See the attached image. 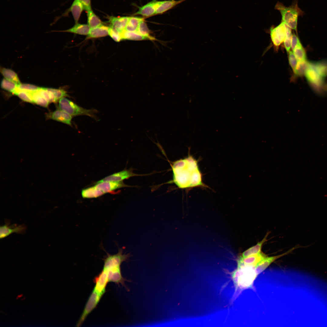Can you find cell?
<instances>
[{
  "instance_id": "6da1fadb",
  "label": "cell",
  "mask_w": 327,
  "mask_h": 327,
  "mask_svg": "<svg viewBox=\"0 0 327 327\" xmlns=\"http://www.w3.org/2000/svg\"><path fill=\"white\" fill-rule=\"evenodd\" d=\"M198 163L197 160L189 153L187 157L173 162L172 165V181L180 188L208 187L203 182Z\"/></svg>"
},
{
  "instance_id": "7a4b0ae2",
  "label": "cell",
  "mask_w": 327,
  "mask_h": 327,
  "mask_svg": "<svg viewBox=\"0 0 327 327\" xmlns=\"http://www.w3.org/2000/svg\"><path fill=\"white\" fill-rule=\"evenodd\" d=\"M275 9L278 10L282 16L281 22H284L290 28L297 31L299 16L302 15L304 13L298 7L297 1H295L292 5L286 7L282 3L278 2Z\"/></svg>"
},
{
  "instance_id": "3957f363",
  "label": "cell",
  "mask_w": 327,
  "mask_h": 327,
  "mask_svg": "<svg viewBox=\"0 0 327 327\" xmlns=\"http://www.w3.org/2000/svg\"><path fill=\"white\" fill-rule=\"evenodd\" d=\"M255 267L245 265H238L234 274V278L237 286L242 290L254 289L253 283L258 276Z\"/></svg>"
},
{
  "instance_id": "277c9868",
  "label": "cell",
  "mask_w": 327,
  "mask_h": 327,
  "mask_svg": "<svg viewBox=\"0 0 327 327\" xmlns=\"http://www.w3.org/2000/svg\"><path fill=\"white\" fill-rule=\"evenodd\" d=\"M58 107L72 116L86 115L97 121L98 119L96 116L98 112L97 110L94 109L84 108L65 97L61 98L59 101Z\"/></svg>"
},
{
  "instance_id": "5b68a950",
  "label": "cell",
  "mask_w": 327,
  "mask_h": 327,
  "mask_svg": "<svg viewBox=\"0 0 327 327\" xmlns=\"http://www.w3.org/2000/svg\"><path fill=\"white\" fill-rule=\"evenodd\" d=\"M306 78L313 89L319 93L325 90V79L322 78L315 68L311 62L309 61L305 74Z\"/></svg>"
},
{
  "instance_id": "8992f818",
  "label": "cell",
  "mask_w": 327,
  "mask_h": 327,
  "mask_svg": "<svg viewBox=\"0 0 327 327\" xmlns=\"http://www.w3.org/2000/svg\"><path fill=\"white\" fill-rule=\"evenodd\" d=\"M102 296L94 289L90 296L76 326H81L89 314L96 307Z\"/></svg>"
},
{
  "instance_id": "52a82bcc",
  "label": "cell",
  "mask_w": 327,
  "mask_h": 327,
  "mask_svg": "<svg viewBox=\"0 0 327 327\" xmlns=\"http://www.w3.org/2000/svg\"><path fill=\"white\" fill-rule=\"evenodd\" d=\"M130 256L129 254H123L122 250H119L118 253L114 255L108 254L104 259L103 269H108L120 267L122 263L128 259Z\"/></svg>"
},
{
  "instance_id": "ba28073f",
  "label": "cell",
  "mask_w": 327,
  "mask_h": 327,
  "mask_svg": "<svg viewBox=\"0 0 327 327\" xmlns=\"http://www.w3.org/2000/svg\"><path fill=\"white\" fill-rule=\"evenodd\" d=\"M288 27L284 22H281L276 27L271 28L270 29V36L274 45L278 46L284 42Z\"/></svg>"
},
{
  "instance_id": "9c48e42d",
  "label": "cell",
  "mask_w": 327,
  "mask_h": 327,
  "mask_svg": "<svg viewBox=\"0 0 327 327\" xmlns=\"http://www.w3.org/2000/svg\"><path fill=\"white\" fill-rule=\"evenodd\" d=\"M5 224L0 227V238L3 239L13 233L19 234L24 233L26 229V226L24 224L18 225L16 224L10 225L9 221L5 220Z\"/></svg>"
},
{
  "instance_id": "30bf717a",
  "label": "cell",
  "mask_w": 327,
  "mask_h": 327,
  "mask_svg": "<svg viewBox=\"0 0 327 327\" xmlns=\"http://www.w3.org/2000/svg\"><path fill=\"white\" fill-rule=\"evenodd\" d=\"M95 286L94 290L101 296L106 291V288L109 282L107 271L103 269L101 272L94 279Z\"/></svg>"
},
{
  "instance_id": "8fae6325",
  "label": "cell",
  "mask_w": 327,
  "mask_h": 327,
  "mask_svg": "<svg viewBox=\"0 0 327 327\" xmlns=\"http://www.w3.org/2000/svg\"><path fill=\"white\" fill-rule=\"evenodd\" d=\"M141 175L134 173L133 172L132 170L131 169L129 170L124 169L121 171L114 173L109 175L96 182L95 183L107 181H122L124 180L128 179L131 177Z\"/></svg>"
},
{
  "instance_id": "7c38bea8",
  "label": "cell",
  "mask_w": 327,
  "mask_h": 327,
  "mask_svg": "<svg viewBox=\"0 0 327 327\" xmlns=\"http://www.w3.org/2000/svg\"><path fill=\"white\" fill-rule=\"evenodd\" d=\"M300 247H306V246H302L297 245L289 250L279 255L267 257L260 264L255 268L256 270L258 275L265 270L272 263L277 259L285 255L290 253L294 249Z\"/></svg>"
},
{
  "instance_id": "4fadbf2b",
  "label": "cell",
  "mask_w": 327,
  "mask_h": 327,
  "mask_svg": "<svg viewBox=\"0 0 327 327\" xmlns=\"http://www.w3.org/2000/svg\"><path fill=\"white\" fill-rule=\"evenodd\" d=\"M95 186L104 194L111 192L117 189L129 187V186L125 184L123 181H104L95 183Z\"/></svg>"
},
{
  "instance_id": "5bb4252c",
  "label": "cell",
  "mask_w": 327,
  "mask_h": 327,
  "mask_svg": "<svg viewBox=\"0 0 327 327\" xmlns=\"http://www.w3.org/2000/svg\"><path fill=\"white\" fill-rule=\"evenodd\" d=\"M267 257L266 255L261 252L246 257H242L238 265L248 266L256 268Z\"/></svg>"
},
{
  "instance_id": "9a60e30c",
  "label": "cell",
  "mask_w": 327,
  "mask_h": 327,
  "mask_svg": "<svg viewBox=\"0 0 327 327\" xmlns=\"http://www.w3.org/2000/svg\"><path fill=\"white\" fill-rule=\"evenodd\" d=\"M48 118L71 126L72 116L67 112L58 108L47 114Z\"/></svg>"
},
{
  "instance_id": "2e32d148",
  "label": "cell",
  "mask_w": 327,
  "mask_h": 327,
  "mask_svg": "<svg viewBox=\"0 0 327 327\" xmlns=\"http://www.w3.org/2000/svg\"><path fill=\"white\" fill-rule=\"evenodd\" d=\"M105 270L107 271L109 282H114L118 284H121L126 288V289L128 290L125 284V282L129 281L122 276L120 267L112 268Z\"/></svg>"
},
{
  "instance_id": "e0dca14e",
  "label": "cell",
  "mask_w": 327,
  "mask_h": 327,
  "mask_svg": "<svg viewBox=\"0 0 327 327\" xmlns=\"http://www.w3.org/2000/svg\"><path fill=\"white\" fill-rule=\"evenodd\" d=\"M160 2V1L156 0H152L142 6H138V11L134 15H140L144 16L149 17L155 15Z\"/></svg>"
},
{
  "instance_id": "ac0fdd59",
  "label": "cell",
  "mask_w": 327,
  "mask_h": 327,
  "mask_svg": "<svg viewBox=\"0 0 327 327\" xmlns=\"http://www.w3.org/2000/svg\"><path fill=\"white\" fill-rule=\"evenodd\" d=\"M129 18L128 17H110V27L121 33L125 29Z\"/></svg>"
},
{
  "instance_id": "d6986e66",
  "label": "cell",
  "mask_w": 327,
  "mask_h": 327,
  "mask_svg": "<svg viewBox=\"0 0 327 327\" xmlns=\"http://www.w3.org/2000/svg\"><path fill=\"white\" fill-rule=\"evenodd\" d=\"M109 27L102 24L96 28H91L85 40L106 36L109 35Z\"/></svg>"
},
{
  "instance_id": "ffe728a7",
  "label": "cell",
  "mask_w": 327,
  "mask_h": 327,
  "mask_svg": "<svg viewBox=\"0 0 327 327\" xmlns=\"http://www.w3.org/2000/svg\"><path fill=\"white\" fill-rule=\"evenodd\" d=\"M186 0H169L160 1L159 6L156 9L155 15L162 14Z\"/></svg>"
},
{
  "instance_id": "44dd1931",
  "label": "cell",
  "mask_w": 327,
  "mask_h": 327,
  "mask_svg": "<svg viewBox=\"0 0 327 327\" xmlns=\"http://www.w3.org/2000/svg\"><path fill=\"white\" fill-rule=\"evenodd\" d=\"M91 28L88 24L77 23L72 28L61 32H68L82 35H88Z\"/></svg>"
},
{
  "instance_id": "7402d4cb",
  "label": "cell",
  "mask_w": 327,
  "mask_h": 327,
  "mask_svg": "<svg viewBox=\"0 0 327 327\" xmlns=\"http://www.w3.org/2000/svg\"><path fill=\"white\" fill-rule=\"evenodd\" d=\"M81 194L83 198H93L100 197L104 193L94 185L83 189Z\"/></svg>"
},
{
  "instance_id": "603a6c76",
  "label": "cell",
  "mask_w": 327,
  "mask_h": 327,
  "mask_svg": "<svg viewBox=\"0 0 327 327\" xmlns=\"http://www.w3.org/2000/svg\"><path fill=\"white\" fill-rule=\"evenodd\" d=\"M83 9L84 7L79 0H74L69 10L72 14L75 24L78 21Z\"/></svg>"
},
{
  "instance_id": "cb8c5ba5",
  "label": "cell",
  "mask_w": 327,
  "mask_h": 327,
  "mask_svg": "<svg viewBox=\"0 0 327 327\" xmlns=\"http://www.w3.org/2000/svg\"><path fill=\"white\" fill-rule=\"evenodd\" d=\"M269 234V233H267L262 240L258 243L255 245L249 248L245 251L243 253L242 257H246L261 252L262 246L264 243L267 241V237Z\"/></svg>"
},
{
  "instance_id": "d4e9b609",
  "label": "cell",
  "mask_w": 327,
  "mask_h": 327,
  "mask_svg": "<svg viewBox=\"0 0 327 327\" xmlns=\"http://www.w3.org/2000/svg\"><path fill=\"white\" fill-rule=\"evenodd\" d=\"M0 71L4 78L15 83L17 86L21 83L18 74L13 70L1 67Z\"/></svg>"
},
{
  "instance_id": "484cf974",
  "label": "cell",
  "mask_w": 327,
  "mask_h": 327,
  "mask_svg": "<svg viewBox=\"0 0 327 327\" xmlns=\"http://www.w3.org/2000/svg\"><path fill=\"white\" fill-rule=\"evenodd\" d=\"M87 12L88 23L91 28H96L102 24L100 19L92 9Z\"/></svg>"
},
{
  "instance_id": "4316f807",
  "label": "cell",
  "mask_w": 327,
  "mask_h": 327,
  "mask_svg": "<svg viewBox=\"0 0 327 327\" xmlns=\"http://www.w3.org/2000/svg\"><path fill=\"white\" fill-rule=\"evenodd\" d=\"M143 19V18L140 17H129L125 30L129 31L136 32L140 22Z\"/></svg>"
},
{
  "instance_id": "83f0119b",
  "label": "cell",
  "mask_w": 327,
  "mask_h": 327,
  "mask_svg": "<svg viewBox=\"0 0 327 327\" xmlns=\"http://www.w3.org/2000/svg\"><path fill=\"white\" fill-rule=\"evenodd\" d=\"M121 40H141L148 39L137 32L129 31L125 29L121 33Z\"/></svg>"
},
{
  "instance_id": "f1b7e54d",
  "label": "cell",
  "mask_w": 327,
  "mask_h": 327,
  "mask_svg": "<svg viewBox=\"0 0 327 327\" xmlns=\"http://www.w3.org/2000/svg\"><path fill=\"white\" fill-rule=\"evenodd\" d=\"M318 72L322 78L327 77V61H322L317 62H311Z\"/></svg>"
},
{
  "instance_id": "f546056e",
  "label": "cell",
  "mask_w": 327,
  "mask_h": 327,
  "mask_svg": "<svg viewBox=\"0 0 327 327\" xmlns=\"http://www.w3.org/2000/svg\"><path fill=\"white\" fill-rule=\"evenodd\" d=\"M136 32L147 38L148 39L151 40L155 39L154 38L150 35V31L144 19L140 22Z\"/></svg>"
},
{
  "instance_id": "4dcf8cb0",
  "label": "cell",
  "mask_w": 327,
  "mask_h": 327,
  "mask_svg": "<svg viewBox=\"0 0 327 327\" xmlns=\"http://www.w3.org/2000/svg\"><path fill=\"white\" fill-rule=\"evenodd\" d=\"M34 103L45 107L48 106L49 102L44 97L41 95L37 91L30 93Z\"/></svg>"
},
{
  "instance_id": "1f68e13d",
  "label": "cell",
  "mask_w": 327,
  "mask_h": 327,
  "mask_svg": "<svg viewBox=\"0 0 327 327\" xmlns=\"http://www.w3.org/2000/svg\"><path fill=\"white\" fill-rule=\"evenodd\" d=\"M293 51L298 61L306 60L305 51L300 42L296 45Z\"/></svg>"
},
{
  "instance_id": "d6a6232c",
  "label": "cell",
  "mask_w": 327,
  "mask_h": 327,
  "mask_svg": "<svg viewBox=\"0 0 327 327\" xmlns=\"http://www.w3.org/2000/svg\"><path fill=\"white\" fill-rule=\"evenodd\" d=\"M1 87L2 89L13 94L17 90V85L12 81L3 78L1 81Z\"/></svg>"
},
{
  "instance_id": "836d02e7",
  "label": "cell",
  "mask_w": 327,
  "mask_h": 327,
  "mask_svg": "<svg viewBox=\"0 0 327 327\" xmlns=\"http://www.w3.org/2000/svg\"><path fill=\"white\" fill-rule=\"evenodd\" d=\"M37 91L41 95L46 99L49 103H55L57 102L53 93L48 89V88L41 87Z\"/></svg>"
},
{
  "instance_id": "e575fe53",
  "label": "cell",
  "mask_w": 327,
  "mask_h": 327,
  "mask_svg": "<svg viewBox=\"0 0 327 327\" xmlns=\"http://www.w3.org/2000/svg\"><path fill=\"white\" fill-rule=\"evenodd\" d=\"M308 61L306 60L298 61L294 73L296 75L302 76L305 75L308 68Z\"/></svg>"
},
{
  "instance_id": "d590c367",
  "label": "cell",
  "mask_w": 327,
  "mask_h": 327,
  "mask_svg": "<svg viewBox=\"0 0 327 327\" xmlns=\"http://www.w3.org/2000/svg\"><path fill=\"white\" fill-rule=\"evenodd\" d=\"M17 96L19 98L24 101L34 103L30 93L19 90L17 89L16 91L13 94Z\"/></svg>"
},
{
  "instance_id": "8d00e7d4",
  "label": "cell",
  "mask_w": 327,
  "mask_h": 327,
  "mask_svg": "<svg viewBox=\"0 0 327 327\" xmlns=\"http://www.w3.org/2000/svg\"><path fill=\"white\" fill-rule=\"evenodd\" d=\"M41 87L29 84L21 83L17 86V89L29 93H32L38 91Z\"/></svg>"
},
{
  "instance_id": "74e56055",
  "label": "cell",
  "mask_w": 327,
  "mask_h": 327,
  "mask_svg": "<svg viewBox=\"0 0 327 327\" xmlns=\"http://www.w3.org/2000/svg\"><path fill=\"white\" fill-rule=\"evenodd\" d=\"M48 88L53 93L57 101L62 98L69 97L67 91L63 89Z\"/></svg>"
},
{
  "instance_id": "f35d334b",
  "label": "cell",
  "mask_w": 327,
  "mask_h": 327,
  "mask_svg": "<svg viewBox=\"0 0 327 327\" xmlns=\"http://www.w3.org/2000/svg\"><path fill=\"white\" fill-rule=\"evenodd\" d=\"M291 29L289 27L288 28L286 35L284 41V45L286 49L287 52H289L291 48V43L292 36Z\"/></svg>"
},
{
  "instance_id": "ab89813d",
  "label": "cell",
  "mask_w": 327,
  "mask_h": 327,
  "mask_svg": "<svg viewBox=\"0 0 327 327\" xmlns=\"http://www.w3.org/2000/svg\"><path fill=\"white\" fill-rule=\"evenodd\" d=\"M109 35L115 41L119 42L122 40L120 32L110 27L109 29Z\"/></svg>"
},
{
  "instance_id": "60d3db41",
  "label": "cell",
  "mask_w": 327,
  "mask_h": 327,
  "mask_svg": "<svg viewBox=\"0 0 327 327\" xmlns=\"http://www.w3.org/2000/svg\"><path fill=\"white\" fill-rule=\"evenodd\" d=\"M289 63L294 72L297 64L298 61L295 56L293 53L289 51Z\"/></svg>"
},
{
  "instance_id": "b9f144b4",
  "label": "cell",
  "mask_w": 327,
  "mask_h": 327,
  "mask_svg": "<svg viewBox=\"0 0 327 327\" xmlns=\"http://www.w3.org/2000/svg\"><path fill=\"white\" fill-rule=\"evenodd\" d=\"M82 4L84 9L87 11L91 10V0H79Z\"/></svg>"
},
{
  "instance_id": "7bdbcfd3",
  "label": "cell",
  "mask_w": 327,
  "mask_h": 327,
  "mask_svg": "<svg viewBox=\"0 0 327 327\" xmlns=\"http://www.w3.org/2000/svg\"><path fill=\"white\" fill-rule=\"evenodd\" d=\"M300 42L298 37L295 34H293L292 35L291 43V48L292 51H293L296 45Z\"/></svg>"
}]
</instances>
